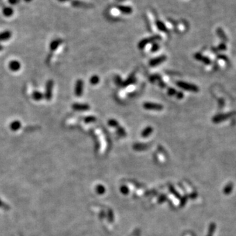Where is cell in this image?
Wrapping results in <instances>:
<instances>
[{
  "mask_svg": "<svg viewBox=\"0 0 236 236\" xmlns=\"http://www.w3.org/2000/svg\"><path fill=\"white\" fill-rule=\"evenodd\" d=\"M54 82L53 80H49L46 84V89L45 93V97L47 100H51L53 96V89Z\"/></svg>",
  "mask_w": 236,
  "mask_h": 236,
  "instance_id": "cell-1",
  "label": "cell"
},
{
  "mask_svg": "<svg viewBox=\"0 0 236 236\" xmlns=\"http://www.w3.org/2000/svg\"><path fill=\"white\" fill-rule=\"evenodd\" d=\"M161 39V37L159 36H153V37H149V38H146V39H144L142 41H140L138 43V48L140 49H142L144 48L145 46L148 44V43H150L151 42H155V41L157 40V39Z\"/></svg>",
  "mask_w": 236,
  "mask_h": 236,
  "instance_id": "cell-2",
  "label": "cell"
},
{
  "mask_svg": "<svg viewBox=\"0 0 236 236\" xmlns=\"http://www.w3.org/2000/svg\"><path fill=\"white\" fill-rule=\"evenodd\" d=\"M177 85L178 87H180V88L185 89V90L187 91H190L194 92H196L198 91V88L196 85L183 82V81H178V82H177Z\"/></svg>",
  "mask_w": 236,
  "mask_h": 236,
  "instance_id": "cell-3",
  "label": "cell"
},
{
  "mask_svg": "<svg viewBox=\"0 0 236 236\" xmlns=\"http://www.w3.org/2000/svg\"><path fill=\"white\" fill-rule=\"evenodd\" d=\"M143 106L146 110L160 111L163 109V106L161 104H156V103H152V102H146L144 104Z\"/></svg>",
  "mask_w": 236,
  "mask_h": 236,
  "instance_id": "cell-4",
  "label": "cell"
},
{
  "mask_svg": "<svg viewBox=\"0 0 236 236\" xmlns=\"http://www.w3.org/2000/svg\"><path fill=\"white\" fill-rule=\"evenodd\" d=\"M167 57L165 55H163V56H160L159 57H157L156 58H154L152 60H151L149 62V64L151 66H156L157 65H159L162 62H163L164 61H166Z\"/></svg>",
  "mask_w": 236,
  "mask_h": 236,
  "instance_id": "cell-5",
  "label": "cell"
},
{
  "mask_svg": "<svg viewBox=\"0 0 236 236\" xmlns=\"http://www.w3.org/2000/svg\"><path fill=\"white\" fill-rule=\"evenodd\" d=\"M83 82L81 80H79L77 81L76 85H75V94L77 97H81L83 93Z\"/></svg>",
  "mask_w": 236,
  "mask_h": 236,
  "instance_id": "cell-6",
  "label": "cell"
},
{
  "mask_svg": "<svg viewBox=\"0 0 236 236\" xmlns=\"http://www.w3.org/2000/svg\"><path fill=\"white\" fill-rule=\"evenodd\" d=\"M72 108L76 111H87L90 109V106L87 104H78L75 103L72 105Z\"/></svg>",
  "mask_w": 236,
  "mask_h": 236,
  "instance_id": "cell-7",
  "label": "cell"
},
{
  "mask_svg": "<svg viewBox=\"0 0 236 236\" xmlns=\"http://www.w3.org/2000/svg\"><path fill=\"white\" fill-rule=\"evenodd\" d=\"M21 64L17 61H12L9 62V68L13 72L18 71L20 69Z\"/></svg>",
  "mask_w": 236,
  "mask_h": 236,
  "instance_id": "cell-8",
  "label": "cell"
},
{
  "mask_svg": "<svg viewBox=\"0 0 236 236\" xmlns=\"http://www.w3.org/2000/svg\"><path fill=\"white\" fill-rule=\"evenodd\" d=\"M117 9L119 12H121L125 15L131 14L132 11V9L131 7L126 6V5H118Z\"/></svg>",
  "mask_w": 236,
  "mask_h": 236,
  "instance_id": "cell-9",
  "label": "cell"
},
{
  "mask_svg": "<svg viewBox=\"0 0 236 236\" xmlns=\"http://www.w3.org/2000/svg\"><path fill=\"white\" fill-rule=\"evenodd\" d=\"M62 42V41L61 39H55V40L53 41V42H51V44H50V49H51V51H53L56 50V49L58 48V46L61 44Z\"/></svg>",
  "mask_w": 236,
  "mask_h": 236,
  "instance_id": "cell-10",
  "label": "cell"
},
{
  "mask_svg": "<svg viewBox=\"0 0 236 236\" xmlns=\"http://www.w3.org/2000/svg\"><path fill=\"white\" fill-rule=\"evenodd\" d=\"M153 132V128L150 126L147 127L146 128L143 130V131L141 133V136L144 138L148 137L149 135H150Z\"/></svg>",
  "mask_w": 236,
  "mask_h": 236,
  "instance_id": "cell-11",
  "label": "cell"
},
{
  "mask_svg": "<svg viewBox=\"0 0 236 236\" xmlns=\"http://www.w3.org/2000/svg\"><path fill=\"white\" fill-rule=\"evenodd\" d=\"M21 127V123L18 121H15L10 124V129L13 131H18Z\"/></svg>",
  "mask_w": 236,
  "mask_h": 236,
  "instance_id": "cell-12",
  "label": "cell"
},
{
  "mask_svg": "<svg viewBox=\"0 0 236 236\" xmlns=\"http://www.w3.org/2000/svg\"><path fill=\"white\" fill-rule=\"evenodd\" d=\"M11 32L9 31H5L0 34V42L1 41H5L11 38Z\"/></svg>",
  "mask_w": 236,
  "mask_h": 236,
  "instance_id": "cell-13",
  "label": "cell"
},
{
  "mask_svg": "<svg viewBox=\"0 0 236 236\" xmlns=\"http://www.w3.org/2000/svg\"><path fill=\"white\" fill-rule=\"evenodd\" d=\"M72 4L73 6L77 7H90V5L88 4H86V3H83L80 1H73L72 2Z\"/></svg>",
  "mask_w": 236,
  "mask_h": 236,
  "instance_id": "cell-14",
  "label": "cell"
},
{
  "mask_svg": "<svg viewBox=\"0 0 236 236\" xmlns=\"http://www.w3.org/2000/svg\"><path fill=\"white\" fill-rule=\"evenodd\" d=\"M44 97L43 94H42L39 91H34L33 93H32V98H33L35 100H37V101H39V100H42V99Z\"/></svg>",
  "mask_w": 236,
  "mask_h": 236,
  "instance_id": "cell-15",
  "label": "cell"
},
{
  "mask_svg": "<svg viewBox=\"0 0 236 236\" xmlns=\"http://www.w3.org/2000/svg\"><path fill=\"white\" fill-rule=\"evenodd\" d=\"M156 26L157 27V28H158L159 30H161L162 32H167V26L165 25V24L161 22V20H157L156 21Z\"/></svg>",
  "mask_w": 236,
  "mask_h": 236,
  "instance_id": "cell-16",
  "label": "cell"
},
{
  "mask_svg": "<svg viewBox=\"0 0 236 236\" xmlns=\"http://www.w3.org/2000/svg\"><path fill=\"white\" fill-rule=\"evenodd\" d=\"M108 125H109L111 127H116V128H118V127L119 126V123L117 121L115 120V119H110V120L108 121Z\"/></svg>",
  "mask_w": 236,
  "mask_h": 236,
  "instance_id": "cell-17",
  "label": "cell"
},
{
  "mask_svg": "<svg viewBox=\"0 0 236 236\" xmlns=\"http://www.w3.org/2000/svg\"><path fill=\"white\" fill-rule=\"evenodd\" d=\"M99 77L97 76V75H93V77H91L90 80V82L92 85H97V83L99 82Z\"/></svg>",
  "mask_w": 236,
  "mask_h": 236,
  "instance_id": "cell-18",
  "label": "cell"
},
{
  "mask_svg": "<svg viewBox=\"0 0 236 236\" xmlns=\"http://www.w3.org/2000/svg\"><path fill=\"white\" fill-rule=\"evenodd\" d=\"M118 133L121 137H125L126 135V132L125 131V129L123 128H122L121 127H118Z\"/></svg>",
  "mask_w": 236,
  "mask_h": 236,
  "instance_id": "cell-19",
  "label": "cell"
},
{
  "mask_svg": "<svg viewBox=\"0 0 236 236\" xmlns=\"http://www.w3.org/2000/svg\"><path fill=\"white\" fill-rule=\"evenodd\" d=\"M96 118L93 117V116H89V117H87L85 118V122L87 123H93V122H94L96 121Z\"/></svg>",
  "mask_w": 236,
  "mask_h": 236,
  "instance_id": "cell-20",
  "label": "cell"
},
{
  "mask_svg": "<svg viewBox=\"0 0 236 236\" xmlns=\"http://www.w3.org/2000/svg\"><path fill=\"white\" fill-rule=\"evenodd\" d=\"M4 13L5 16H7V17H9V16H11L13 14V11L11 9H10V8H7V9H4Z\"/></svg>",
  "mask_w": 236,
  "mask_h": 236,
  "instance_id": "cell-21",
  "label": "cell"
},
{
  "mask_svg": "<svg viewBox=\"0 0 236 236\" xmlns=\"http://www.w3.org/2000/svg\"><path fill=\"white\" fill-rule=\"evenodd\" d=\"M134 82H135V78L133 77H131L129 78L128 80H127V81H125V82L123 83V85L125 86V85H129V84H131V83H134Z\"/></svg>",
  "mask_w": 236,
  "mask_h": 236,
  "instance_id": "cell-22",
  "label": "cell"
},
{
  "mask_svg": "<svg viewBox=\"0 0 236 236\" xmlns=\"http://www.w3.org/2000/svg\"><path fill=\"white\" fill-rule=\"evenodd\" d=\"M167 93H168V94H169V95L173 96V95H175V94H176V93H177V91H175V89L169 88V89H168Z\"/></svg>",
  "mask_w": 236,
  "mask_h": 236,
  "instance_id": "cell-23",
  "label": "cell"
},
{
  "mask_svg": "<svg viewBox=\"0 0 236 236\" xmlns=\"http://www.w3.org/2000/svg\"><path fill=\"white\" fill-rule=\"evenodd\" d=\"M215 225L212 224L210 227V229H209V234L208 236H213V234L214 233V230H215Z\"/></svg>",
  "mask_w": 236,
  "mask_h": 236,
  "instance_id": "cell-24",
  "label": "cell"
},
{
  "mask_svg": "<svg viewBox=\"0 0 236 236\" xmlns=\"http://www.w3.org/2000/svg\"><path fill=\"white\" fill-rule=\"evenodd\" d=\"M159 46L157 43H154L152 45V47H151V51H152V52H156V51L159 49Z\"/></svg>",
  "mask_w": 236,
  "mask_h": 236,
  "instance_id": "cell-25",
  "label": "cell"
},
{
  "mask_svg": "<svg viewBox=\"0 0 236 236\" xmlns=\"http://www.w3.org/2000/svg\"><path fill=\"white\" fill-rule=\"evenodd\" d=\"M150 81L151 82H154V81H155L156 80H160V77L158 75H152V76H151L150 77Z\"/></svg>",
  "mask_w": 236,
  "mask_h": 236,
  "instance_id": "cell-26",
  "label": "cell"
},
{
  "mask_svg": "<svg viewBox=\"0 0 236 236\" xmlns=\"http://www.w3.org/2000/svg\"><path fill=\"white\" fill-rule=\"evenodd\" d=\"M111 13H112V14H113V15H117L119 14V10L117 9V8H113V9H111Z\"/></svg>",
  "mask_w": 236,
  "mask_h": 236,
  "instance_id": "cell-27",
  "label": "cell"
},
{
  "mask_svg": "<svg viewBox=\"0 0 236 236\" xmlns=\"http://www.w3.org/2000/svg\"><path fill=\"white\" fill-rule=\"evenodd\" d=\"M177 97L178 99H182V98H183V97H184L183 93H181V92H178V93H177Z\"/></svg>",
  "mask_w": 236,
  "mask_h": 236,
  "instance_id": "cell-28",
  "label": "cell"
},
{
  "mask_svg": "<svg viewBox=\"0 0 236 236\" xmlns=\"http://www.w3.org/2000/svg\"><path fill=\"white\" fill-rule=\"evenodd\" d=\"M116 83H117L118 85H121V79L119 78V77H117V79L116 80Z\"/></svg>",
  "mask_w": 236,
  "mask_h": 236,
  "instance_id": "cell-29",
  "label": "cell"
},
{
  "mask_svg": "<svg viewBox=\"0 0 236 236\" xmlns=\"http://www.w3.org/2000/svg\"><path fill=\"white\" fill-rule=\"evenodd\" d=\"M159 85L161 87H165V84L163 82V81H159Z\"/></svg>",
  "mask_w": 236,
  "mask_h": 236,
  "instance_id": "cell-30",
  "label": "cell"
},
{
  "mask_svg": "<svg viewBox=\"0 0 236 236\" xmlns=\"http://www.w3.org/2000/svg\"><path fill=\"white\" fill-rule=\"evenodd\" d=\"M116 1H118V2H121V1H125V0H116Z\"/></svg>",
  "mask_w": 236,
  "mask_h": 236,
  "instance_id": "cell-31",
  "label": "cell"
},
{
  "mask_svg": "<svg viewBox=\"0 0 236 236\" xmlns=\"http://www.w3.org/2000/svg\"><path fill=\"white\" fill-rule=\"evenodd\" d=\"M1 50H3V46L0 45V51H1Z\"/></svg>",
  "mask_w": 236,
  "mask_h": 236,
  "instance_id": "cell-32",
  "label": "cell"
},
{
  "mask_svg": "<svg viewBox=\"0 0 236 236\" xmlns=\"http://www.w3.org/2000/svg\"><path fill=\"white\" fill-rule=\"evenodd\" d=\"M59 1H67V0H59Z\"/></svg>",
  "mask_w": 236,
  "mask_h": 236,
  "instance_id": "cell-33",
  "label": "cell"
}]
</instances>
